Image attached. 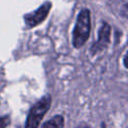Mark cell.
Wrapping results in <instances>:
<instances>
[{"instance_id": "6da1fadb", "label": "cell", "mask_w": 128, "mask_h": 128, "mask_svg": "<svg viewBox=\"0 0 128 128\" xmlns=\"http://www.w3.org/2000/svg\"><path fill=\"white\" fill-rule=\"evenodd\" d=\"M91 30V18L90 11L83 9L77 17L75 28L73 31V45L76 48H80L88 40Z\"/></svg>"}, {"instance_id": "7a4b0ae2", "label": "cell", "mask_w": 128, "mask_h": 128, "mask_svg": "<svg viewBox=\"0 0 128 128\" xmlns=\"http://www.w3.org/2000/svg\"><path fill=\"white\" fill-rule=\"evenodd\" d=\"M51 106V97L49 95L44 96L42 99H40L30 110L25 128H38L41 120L43 119L45 113L49 110Z\"/></svg>"}, {"instance_id": "3957f363", "label": "cell", "mask_w": 128, "mask_h": 128, "mask_svg": "<svg viewBox=\"0 0 128 128\" xmlns=\"http://www.w3.org/2000/svg\"><path fill=\"white\" fill-rule=\"evenodd\" d=\"M50 8H51V2L47 1L44 4H42L37 10L26 14L24 16V21H25L26 26L28 28H32V27H35V26L39 25L40 23H42L46 19L47 15L50 11Z\"/></svg>"}, {"instance_id": "277c9868", "label": "cell", "mask_w": 128, "mask_h": 128, "mask_svg": "<svg viewBox=\"0 0 128 128\" xmlns=\"http://www.w3.org/2000/svg\"><path fill=\"white\" fill-rule=\"evenodd\" d=\"M110 42V26L107 23H103L102 27L99 30V37L98 41L93 44L92 46V52L93 54L99 53L102 51Z\"/></svg>"}, {"instance_id": "5b68a950", "label": "cell", "mask_w": 128, "mask_h": 128, "mask_svg": "<svg viewBox=\"0 0 128 128\" xmlns=\"http://www.w3.org/2000/svg\"><path fill=\"white\" fill-rule=\"evenodd\" d=\"M64 127V118L61 115H57L47 121L42 128H63Z\"/></svg>"}, {"instance_id": "8992f818", "label": "cell", "mask_w": 128, "mask_h": 128, "mask_svg": "<svg viewBox=\"0 0 128 128\" xmlns=\"http://www.w3.org/2000/svg\"><path fill=\"white\" fill-rule=\"evenodd\" d=\"M10 123V117L8 115L0 117V128H6Z\"/></svg>"}, {"instance_id": "52a82bcc", "label": "cell", "mask_w": 128, "mask_h": 128, "mask_svg": "<svg viewBox=\"0 0 128 128\" xmlns=\"http://www.w3.org/2000/svg\"><path fill=\"white\" fill-rule=\"evenodd\" d=\"M76 128H91V127H90V126H88V125H86V124H81V125L77 126Z\"/></svg>"}]
</instances>
